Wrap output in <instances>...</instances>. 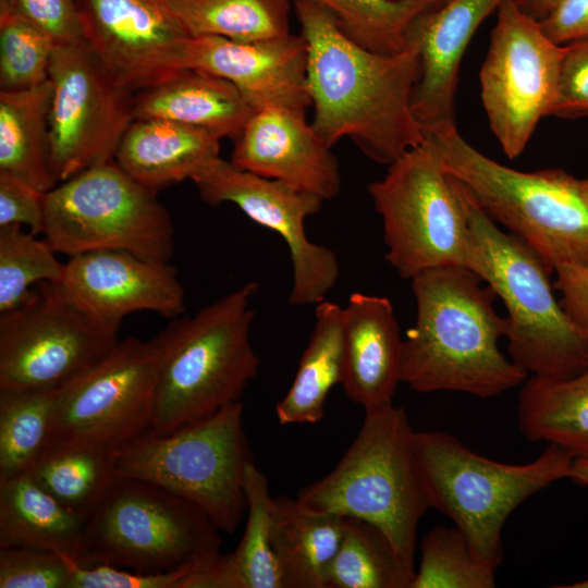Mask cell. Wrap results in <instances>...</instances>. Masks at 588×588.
Returning <instances> with one entry per match:
<instances>
[{
  "mask_svg": "<svg viewBox=\"0 0 588 588\" xmlns=\"http://www.w3.org/2000/svg\"><path fill=\"white\" fill-rule=\"evenodd\" d=\"M505 0H448L421 13L408 38L419 49L420 70L412 108L424 128L454 122V98L464 52L483 20Z\"/></svg>",
  "mask_w": 588,
  "mask_h": 588,
  "instance_id": "obj_21",
  "label": "cell"
},
{
  "mask_svg": "<svg viewBox=\"0 0 588 588\" xmlns=\"http://www.w3.org/2000/svg\"><path fill=\"white\" fill-rule=\"evenodd\" d=\"M292 4L306 41L311 126L319 137L331 148L347 137L387 166L424 143V127L412 108L420 70L417 44L408 38L402 52L378 53L347 37L319 4Z\"/></svg>",
  "mask_w": 588,
  "mask_h": 588,
  "instance_id": "obj_1",
  "label": "cell"
},
{
  "mask_svg": "<svg viewBox=\"0 0 588 588\" xmlns=\"http://www.w3.org/2000/svg\"><path fill=\"white\" fill-rule=\"evenodd\" d=\"M71 569L69 588H185L199 565L171 572L143 574L110 565L82 566L66 555Z\"/></svg>",
  "mask_w": 588,
  "mask_h": 588,
  "instance_id": "obj_40",
  "label": "cell"
},
{
  "mask_svg": "<svg viewBox=\"0 0 588 588\" xmlns=\"http://www.w3.org/2000/svg\"><path fill=\"white\" fill-rule=\"evenodd\" d=\"M584 181H585V184H586V186H587V188H588V179H586V180H584Z\"/></svg>",
  "mask_w": 588,
  "mask_h": 588,
  "instance_id": "obj_50",
  "label": "cell"
},
{
  "mask_svg": "<svg viewBox=\"0 0 588 588\" xmlns=\"http://www.w3.org/2000/svg\"><path fill=\"white\" fill-rule=\"evenodd\" d=\"M27 226L38 235L44 230V193L25 181L0 171V226Z\"/></svg>",
  "mask_w": 588,
  "mask_h": 588,
  "instance_id": "obj_43",
  "label": "cell"
},
{
  "mask_svg": "<svg viewBox=\"0 0 588 588\" xmlns=\"http://www.w3.org/2000/svg\"><path fill=\"white\" fill-rule=\"evenodd\" d=\"M22 225L0 226V313L13 309L41 282H61L65 265Z\"/></svg>",
  "mask_w": 588,
  "mask_h": 588,
  "instance_id": "obj_37",
  "label": "cell"
},
{
  "mask_svg": "<svg viewBox=\"0 0 588 588\" xmlns=\"http://www.w3.org/2000/svg\"><path fill=\"white\" fill-rule=\"evenodd\" d=\"M246 523L237 548L229 554L238 588H284L271 546L272 502L268 479L250 463L244 475Z\"/></svg>",
  "mask_w": 588,
  "mask_h": 588,
  "instance_id": "obj_34",
  "label": "cell"
},
{
  "mask_svg": "<svg viewBox=\"0 0 588 588\" xmlns=\"http://www.w3.org/2000/svg\"><path fill=\"white\" fill-rule=\"evenodd\" d=\"M212 133L164 119H135L123 135L114 161L134 180L158 192L191 180L219 156Z\"/></svg>",
  "mask_w": 588,
  "mask_h": 588,
  "instance_id": "obj_24",
  "label": "cell"
},
{
  "mask_svg": "<svg viewBox=\"0 0 588 588\" xmlns=\"http://www.w3.org/2000/svg\"><path fill=\"white\" fill-rule=\"evenodd\" d=\"M152 340H119L93 366L58 388L46 448L118 450L149 431L156 388Z\"/></svg>",
  "mask_w": 588,
  "mask_h": 588,
  "instance_id": "obj_13",
  "label": "cell"
},
{
  "mask_svg": "<svg viewBox=\"0 0 588 588\" xmlns=\"http://www.w3.org/2000/svg\"><path fill=\"white\" fill-rule=\"evenodd\" d=\"M296 499L319 513L373 524L415 571L418 524L431 501L405 409L393 403L365 409L360 429L336 466Z\"/></svg>",
  "mask_w": 588,
  "mask_h": 588,
  "instance_id": "obj_4",
  "label": "cell"
},
{
  "mask_svg": "<svg viewBox=\"0 0 588 588\" xmlns=\"http://www.w3.org/2000/svg\"><path fill=\"white\" fill-rule=\"evenodd\" d=\"M539 23L544 34L561 46L588 38V0H553Z\"/></svg>",
  "mask_w": 588,
  "mask_h": 588,
  "instance_id": "obj_44",
  "label": "cell"
},
{
  "mask_svg": "<svg viewBox=\"0 0 588 588\" xmlns=\"http://www.w3.org/2000/svg\"><path fill=\"white\" fill-rule=\"evenodd\" d=\"M306 54L301 34L257 41L200 36L187 41L183 65L232 83L256 110L286 107L306 111L311 106Z\"/></svg>",
  "mask_w": 588,
  "mask_h": 588,
  "instance_id": "obj_19",
  "label": "cell"
},
{
  "mask_svg": "<svg viewBox=\"0 0 588 588\" xmlns=\"http://www.w3.org/2000/svg\"><path fill=\"white\" fill-rule=\"evenodd\" d=\"M191 181L208 205L233 204L250 220L283 238L292 262L291 305L324 301L340 274L338 256L311 242L305 231L306 219L320 210L323 199L240 169L220 156L206 162Z\"/></svg>",
  "mask_w": 588,
  "mask_h": 588,
  "instance_id": "obj_16",
  "label": "cell"
},
{
  "mask_svg": "<svg viewBox=\"0 0 588 588\" xmlns=\"http://www.w3.org/2000/svg\"><path fill=\"white\" fill-rule=\"evenodd\" d=\"M411 281L417 313L403 339L402 382L419 393L482 399L525 382L529 375L499 348L507 318L498 314L497 294L477 273L449 266Z\"/></svg>",
  "mask_w": 588,
  "mask_h": 588,
  "instance_id": "obj_2",
  "label": "cell"
},
{
  "mask_svg": "<svg viewBox=\"0 0 588 588\" xmlns=\"http://www.w3.org/2000/svg\"><path fill=\"white\" fill-rule=\"evenodd\" d=\"M568 479L579 486L588 487V453L573 457Z\"/></svg>",
  "mask_w": 588,
  "mask_h": 588,
  "instance_id": "obj_46",
  "label": "cell"
},
{
  "mask_svg": "<svg viewBox=\"0 0 588 588\" xmlns=\"http://www.w3.org/2000/svg\"><path fill=\"white\" fill-rule=\"evenodd\" d=\"M495 571L471 550L455 526H437L421 540L420 564L411 588H493Z\"/></svg>",
  "mask_w": 588,
  "mask_h": 588,
  "instance_id": "obj_36",
  "label": "cell"
},
{
  "mask_svg": "<svg viewBox=\"0 0 588 588\" xmlns=\"http://www.w3.org/2000/svg\"><path fill=\"white\" fill-rule=\"evenodd\" d=\"M446 171L483 212L532 248L554 271L588 264V188L561 169L523 172L474 148L455 122L424 128Z\"/></svg>",
  "mask_w": 588,
  "mask_h": 588,
  "instance_id": "obj_5",
  "label": "cell"
},
{
  "mask_svg": "<svg viewBox=\"0 0 588 588\" xmlns=\"http://www.w3.org/2000/svg\"><path fill=\"white\" fill-rule=\"evenodd\" d=\"M83 42L124 88L138 93L184 71L191 36L166 0H76Z\"/></svg>",
  "mask_w": 588,
  "mask_h": 588,
  "instance_id": "obj_17",
  "label": "cell"
},
{
  "mask_svg": "<svg viewBox=\"0 0 588 588\" xmlns=\"http://www.w3.org/2000/svg\"><path fill=\"white\" fill-rule=\"evenodd\" d=\"M460 184L470 229L468 269L506 308L510 358L529 376L564 380L580 373L588 368V334L556 301L552 270L526 243L502 231Z\"/></svg>",
  "mask_w": 588,
  "mask_h": 588,
  "instance_id": "obj_6",
  "label": "cell"
},
{
  "mask_svg": "<svg viewBox=\"0 0 588 588\" xmlns=\"http://www.w3.org/2000/svg\"><path fill=\"white\" fill-rule=\"evenodd\" d=\"M234 140L231 162L323 200L341 188L339 162L308 123L304 110H256Z\"/></svg>",
  "mask_w": 588,
  "mask_h": 588,
  "instance_id": "obj_20",
  "label": "cell"
},
{
  "mask_svg": "<svg viewBox=\"0 0 588 588\" xmlns=\"http://www.w3.org/2000/svg\"><path fill=\"white\" fill-rule=\"evenodd\" d=\"M120 327L86 311L61 282H41L0 313V390L56 389L119 341Z\"/></svg>",
  "mask_w": 588,
  "mask_h": 588,
  "instance_id": "obj_12",
  "label": "cell"
},
{
  "mask_svg": "<svg viewBox=\"0 0 588 588\" xmlns=\"http://www.w3.org/2000/svg\"><path fill=\"white\" fill-rule=\"evenodd\" d=\"M85 520L26 474L0 480V548L33 547L74 558Z\"/></svg>",
  "mask_w": 588,
  "mask_h": 588,
  "instance_id": "obj_27",
  "label": "cell"
},
{
  "mask_svg": "<svg viewBox=\"0 0 588 588\" xmlns=\"http://www.w3.org/2000/svg\"><path fill=\"white\" fill-rule=\"evenodd\" d=\"M563 588H588V578L581 581H577L571 585L559 586Z\"/></svg>",
  "mask_w": 588,
  "mask_h": 588,
  "instance_id": "obj_48",
  "label": "cell"
},
{
  "mask_svg": "<svg viewBox=\"0 0 588 588\" xmlns=\"http://www.w3.org/2000/svg\"><path fill=\"white\" fill-rule=\"evenodd\" d=\"M191 37L257 41L291 34L292 0H166Z\"/></svg>",
  "mask_w": 588,
  "mask_h": 588,
  "instance_id": "obj_31",
  "label": "cell"
},
{
  "mask_svg": "<svg viewBox=\"0 0 588 588\" xmlns=\"http://www.w3.org/2000/svg\"><path fill=\"white\" fill-rule=\"evenodd\" d=\"M52 84L0 90V171L41 193L59 184L51 160Z\"/></svg>",
  "mask_w": 588,
  "mask_h": 588,
  "instance_id": "obj_26",
  "label": "cell"
},
{
  "mask_svg": "<svg viewBox=\"0 0 588 588\" xmlns=\"http://www.w3.org/2000/svg\"><path fill=\"white\" fill-rule=\"evenodd\" d=\"M550 115H588V38L564 46L556 96Z\"/></svg>",
  "mask_w": 588,
  "mask_h": 588,
  "instance_id": "obj_41",
  "label": "cell"
},
{
  "mask_svg": "<svg viewBox=\"0 0 588 588\" xmlns=\"http://www.w3.org/2000/svg\"><path fill=\"white\" fill-rule=\"evenodd\" d=\"M58 45L44 30L0 0V90H17L49 79Z\"/></svg>",
  "mask_w": 588,
  "mask_h": 588,
  "instance_id": "obj_38",
  "label": "cell"
},
{
  "mask_svg": "<svg viewBox=\"0 0 588 588\" xmlns=\"http://www.w3.org/2000/svg\"><path fill=\"white\" fill-rule=\"evenodd\" d=\"M135 119H164L206 130L220 139L236 138L256 109L232 83L184 70L134 94Z\"/></svg>",
  "mask_w": 588,
  "mask_h": 588,
  "instance_id": "obj_23",
  "label": "cell"
},
{
  "mask_svg": "<svg viewBox=\"0 0 588 588\" xmlns=\"http://www.w3.org/2000/svg\"><path fill=\"white\" fill-rule=\"evenodd\" d=\"M64 554L33 547L0 548V588H69Z\"/></svg>",
  "mask_w": 588,
  "mask_h": 588,
  "instance_id": "obj_39",
  "label": "cell"
},
{
  "mask_svg": "<svg viewBox=\"0 0 588 588\" xmlns=\"http://www.w3.org/2000/svg\"><path fill=\"white\" fill-rule=\"evenodd\" d=\"M220 529L198 505L154 483L121 477L86 517L74 560L156 574L217 556Z\"/></svg>",
  "mask_w": 588,
  "mask_h": 588,
  "instance_id": "obj_8",
  "label": "cell"
},
{
  "mask_svg": "<svg viewBox=\"0 0 588 588\" xmlns=\"http://www.w3.org/2000/svg\"><path fill=\"white\" fill-rule=\"evenodd\" d=\"M114 453L102 446H50L24 474L86 519L118 478Z\"/></svg>",
  "mask_w": 588,
  "mask_h": 588,
  "instance_id": "obj_30",
  "label": "cell"
},
{
  "mask_svg": "<svg viewBox=\"0 0 588 588\" xmlns=\"http://www.w3.org/2000/svg\"><path fill=\"white\" fill-rule=\"evenodd\" d=\"M59 45L82 44L76 0H1Z\"/></svg>",
  "mask_w": 588,
  "mask_h": 588,
  "instance_id": "obj_42",
  "label": "cell"
},
{
  "mask_svg": "<svg viewBox=\"0 0 588 588\" xmlns=\"http://www.w3.org/2000/svg\"><path fill=\"white\" fill-rule=\"evenodd\" d=\"M156 195L114 160L90 167L44 194V238L68 257L114 249L170 261L174 225Z\"/></svg>",
  "mask_w": 588,
  "mask_h": 588,
  "instance_id": "obj_11",
  "label": "cell"
},
{
  "mask_svg": "<svg viewBox=\"0 0 588 588\" xmlns=\"http://www.w3.org/2000/svg\"><path fill=\"white\" fill-rule=\"evenodd\" d=\"M554 287L572 320L588 334V264H563L554 269Z\"/></svg>",
  "mask_w": 588,
  "mask_h": 588,
  "instance_id": "obj_45",
  "label": "cell"
},
{
  "mask_svg": "<svg viewBox=\"0 0 588 588\" xmlns=\"http://www.w3.org/2000/svg\"><path fill=\"white\" fill-rule=\"evenodd\" d=\"M403 339L384 296L354 292L343 308L345 394L364 409L391 404L402 382Z\"/></svg>",
  "mask_w": 588,
  "mask_h": 588,
  "instance_id": "obj_22",
  "label": "cell"
},
{
  "mask_svg": "<svg viewBox=\"0 0 588 588\" xmlns=\"http://www.w3.org/2000/svg\"><path fill=\"white\" fill-rule=\"evenodd\" d=\"M518 426L529 441L588 453V368L564 380L529 376L517 404Z\"/></svg>",
  "mask_w": 588,
  "mask_h": 588,
  "instance_id": "obj_29",
  "label": "cell"
},
{
  "mask_svg": "<svg viewBox=\"0 0 588 588\" xmlns=\"http://www.w3.org/2000/svg\"><path fill=\"white\" fill-rule=\"evenodd\" d=\"M519 7L536 20H541L553 0H516Z\"/></svg>",
  "mask_w": 588,
  "mask_h": 588,
  "instance_id": "obj_47",
  "label": "cell"
},
{
  "mask_svg": "<svg viewBox=\"0 0 588 588\" xmlns=\"http://www.w3.org/2000/svg\"><path fill=\"white\" fill-rule=\"evenodd\" d=\"M322 7L362 47L385 54L408 46L414 21L433 7L421 0H308Z\"/></svg>",
  "mask_w": 588,
  "mask_h": 588,
  "instance_id": "obj_35",
  "label": "cell"
},
{
  "mask_svg": "<svg viewBox=\"0 0 588 588\" xmlns=\"http://www.w3.org/2000/svg\"><path fill=\"white\" fill-rule=\"evenodd\" d=\"M258 287L247 282L151 339L158 373L149 432H172L240 401L260 366L250 341Z\"/></svg>",
  "mask_w": 588,
  "mask_h": 588,
  "instance_id": "obj_3",
  "label": "cell"
},
{
  "mask_svg": "<svg viewBox=\"0 0 588 588\" xmlns=\"http://www.w3.org/2000/svg\"><path fill=\"white\" fill-rule=\"evenodd\" d=\"M61 281L94 317L121 327L125 316L151 311L169 319L185 309V292L170 261L103 249L69 257Z\"/></svg>",
  "mask_w": 588,
  "mask_h": 588,
  "instance_id": "obj_18",
  "label": "cell"
},
{
  "mask_svg": "<svg viewBox=\"0 0 588 588\" xmlns=\"http://www.w3.org/2000/svg\"><path fill=\"white\" fill-rule=\"evenodd\" d=\"M367 191L382 219L385 259L400 278L468 268L470 229L462 187L428 140L391 163Z\"/></svg>",
  "mask_w": 588,
  "mask_h": 588,
  "instance_id": "obj_10",
  "label": "cell"
},
{
  "mask_svg": "<svg viewBox=\"0 0 588 588\" xmlns=\"http://www.w3.org/2000/svg\"><path fill=\"white\" fill-rule=\"evenodd\" d=\"M344 517L319 513L286 495L273 498L271 546L284 588H326Z\"/></svg>",
  "mask_w": 588,
  "mask_h": 588,
  "instance_id": "obj_25",
  "label": "cell"
},
{
  "mask_svg": "<svg viewBox=\"0 0 588 588\" xmlns=\"http://www.w3.org/2000/svg\"><path fill=\"white\" fill-rule=\"evenodd\" d=\"M57 390H0V480L26 473L45 450Z\"/></svg>",
  "mask_w": 588,
  "mask_h": 588,
  "instance_id": "obj_33",
  "label": "cell"
},
{
  "mask_svg": "<svg viewBox=\"0 0 588 588\" xmlns=\"http://www.w3.org/2000/svg\"><path fill=\"white\" fill-rule=\"evenodd\" d=\"M431 507L463 532L474 553L497 569L511 513L551 483L568 479L574 455L549 444L535 461L506 464L485 457L442 431H415Z\"/></svg>",
  "mask_w": 588,
  "mask_h": 588,
  "instance_id": "obj_7",
  "label": "cell"
},
{
  "mask_svg": "<svg viewBox=\"0 0 588 588\" xmlns=\"http://www.w3.org/2000/svg\"><path fill=\"white\" fill-rule=\"evenodd\" d=\"M315 316V326L294 380L275 406L281 425L321 420L330 390L341 382L343 308L324 299L316 305Z\"/></svg>",
  "mask_w": 588,
  "mask_h": 588,
  "instance_id": "obj_28",
  "label": "cell"
},
{
  "mask_svg": "<svg viewBox=\"0 0 588 588\" xmlns=\"http://www.w3.org/2000/svg\"><path fill=\"white\" fill-rule=\"evenodd\" d=\"M421 1H426V2L430 3L433 8H436V7L444 3L448 0H421Z\"/></svg>",
  "mask_w": 588,
  "mask_h": 588,
  "instance_id": "obj_49",
  "label": "cell"
},
{
  "mask_svg": "<svg viewBox=\"0 0 588 588\" xmlns=\"http://www.w3.org/2000/svg\"><path fill=\"white\" fill-rule=\"evenodd\" d=\"M497 15L480 70L481 99L492 133L513 159L551 113L564 46L553 42L516 0H505Z\"/></svg>",
  "mask_w": 588,
  "mask_h": 588,
  "instance_id": "obj_14",
  "label": "cell"
},
{
  "mask_svg": "<svg viewBox=\"0 0 588 588\" xmlns=\"http://www.w3.org/2000/svg\"><path fill=\"white\" fill-rule=\"evenodd\" d=\"M243 413L236 401L172 432L147 431L115 450L117 475L154 483L198 505L221 531L233 534L246 515L244 475L254 462Z\"/></svg>",
  "mask_w": 588,
  "mask_h": 588,
  "instance_id": "obj_9",
  "label": "cell"
},
{
  "mask_svg": "<svg viewBox=\"0 0 588 588\" xmlns=\"http://www.w3.org/2000/svg\"><path fill=\"white\" fill-rule=\"evenodd\" d=\"M49 79L51 160L60 183L114 160L135 120L134 93L121 86L84 42L56 47Z\"/></svg>",
  "mask_w": 588,
  "mask_h": 588,
  "instance_id": "obj_15",
  "label": "cell"
},
{
  "mask_svg": "<svg viewBox=\"0 0 588 588\" xmlns=\"http://www.w3.org/2000/svg\"><path fill=\"white\" fill-rule=\"evenodd\" d=\"M415 572L380 528L359 518L344 517L326 588H411Z\"/></svg>",
  "mask_w": 588,
  "mask_h": 588,
  "instance_id": "obj_32",
  "label": "cell"
}]
</instances>
